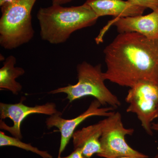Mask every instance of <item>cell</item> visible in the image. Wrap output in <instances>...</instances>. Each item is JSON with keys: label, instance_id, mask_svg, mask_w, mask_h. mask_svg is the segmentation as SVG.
I'll use <instances>...</instances> for the list:
<instances>
[{"label": "cell", "instance_id": "cell-18", "mask_svg": "<svg viewBox=\"0 0 158 158\" xmlns=\"http://www.w3.org/2000/svg\"><path fill=\"white\" fill-rule=\"evenodd\" d=\"M152 131H158V122L156 123H153L152 125ZM154 158H158V154Z\"/></svg>", "mask_w": 158, "mask_h": 158}, {"label": "cell", "instance_id": "cell-20", "mask_svg": "<svg viewBox=\"0 0 158 158\" xmlns=\"http://www.w3.org/2000/svg\"></svg>", "mask_w": 158, "mask_h": 158}, {"label": "cell", "instance_id": "cell-10", "mask_svg": "<svg viewBox=\"0 0 158 158\" xmlns=\"http://www.w3.org/2000/svg\"><path fill=\"white\" fill-rule=\"evenodd\" d=\"M99 18L112 15L116 18L142 15L146 8L137 6L127 0H87L85 2Z\"/></svg>", "mask_w": 158, "mask_h": 158}, {"label": "cell", "instance_id": "cell-4", "mask_svg": "<svg viewBox=\"0 0 158 158\" xmlns=\"http://www.w3.org/2000/svg\"><path fill=\"white\" fill-rule=\"evenodd\" d=\"M78 82L74 85L57 88L50 94L63 93L67 94L69 102L86 96H92L102 106L109 105L115 109L121 106L118 97L112 93L105 84L101 64L93 65L88 62L79 64L77 67Z\"/></svg>", "mask_w": 158, "mask_h": 158}, {"label": "cell", "instance_id": "cell-13", "mask_svg": "<svg viewBox=\"0 0 158 158\" xmlns=\"http://www.w3.org/2000/svg\"><path fill=\"white\" fill-rule=\"evenodd\" d=\"M14 146L25 150L27 151H30L36 154L43 158H52V156L47 151L40 150L38 148L32 146L31 144L24 143L21 141V139L11 137L6 135L5 133L0 131V146Z\"/></svg>", "mask_w": 158, "mask_h": 158}, {"label": "cell", "instance_id": "cell-11", "mask_svg": "<svg viewBox=\"0 0 158 158\" xmlns=\"http://www.w3.org/2000/svg\"><path fill=\"white\" fill-rule=\"evenodd\" d=\"M102 132V120L75 131L72 136L74 148H81L83 155L88 158H91L95 154H99L102 152L100 139Z\"/></svg>", "mask_w": 158, "mask_h": 158}, {"label": "cell", "instance_id": "cell-19", "mask_svg": "<svg viewBox=\"0 0 158 158\" xmlns=\"http://www.w3.org/2000/svg\"><path fill=\"white\" fill-rule=\"evenodd\" d=\"M116 158H141L139 157H137L131 156H124L120 157H118Z\"/></svg>", "mask_w": 158, "mask_h": 158}, {"label": "cell", "instance_id": "cell-6", "mask_svg": "<svg viewBox=\"0 0 158 158\" xmlns=\"http://www.w3.org/2000/svg\"><path fill=\"white\" fill-rule=\"evenodd\" d=\"M125 101L127 113H135L147 134L152 135V125L158 117V85L151 82H138L128 90Z\"/></svg>", "mask_w": 158, "mask_h": 158}, {"label": "cell", "instance_id": "cell-15", "mask_svg": "<svg viewBox=\"0 0 158 158\" xmlns=\"http://www.w3.org/2000/svg\"><path fill=\"white\" fill-rule=\"evenodd\" d=\"M57 158H88L83 155L82 149L81 148H77L74 149L73 152H72L69 155L66 157H62L58 156Z\"/></svg>", "mask_w": 158, "mask_h": 158}, {"label": "cell", "instance_id": "cell-5", "mask_svg": "<svg viewBox=\"0 0 158 158\" xmlns=\"http://www.w3.org/2000/svg\"><path fill=\"white\" fill-rule=\"evenodd\" d=\"M102 132L100 139L102 152L98 156L105 158L124 156L148 158V156L130 147L126 142V136L132 135L135 130L124 127L119 112H114L111 116L102 120Z\"/></svg>", "mask_w": 158, "mask_h": 158}, {"label": "cell", "instance_id": "cell-8", "mask_svg": "<svg viewBox=\"0 0 158 158\" xmlns=\"http://www.w3.org/2000/svg\"><path fill=\"white\" fill-rule=\"evenodd\" d=\"M102 105L95 99L91 102L88 109L81 115L72 119H65L61 117L62 113L59 112L47 118L46 124L48 129L53 127L59 129L61 133L60 147L58 156L61 154L72 138L73 135L78 126L87 118L92 116H105L107 117L113 114L114 108L109 106L101 107Z\"/></svg>", "mask_w": 158, "mask_h": 158}, {"label": "cell", "instance_id": "cell-3", "mask_svg": "<svg viewBox=\"0 0 158 158\" xmlns=\"http://www.w3.org/2000/svg\"><path fill=\"white\" fill-rule=\"evenodd\" d=\"M37 0H15L1 7L0 44L6 50L14 49L33 39L32 9Z\"/></svg>", "mask_w": 158, "mask_h": 158}, {"label": "cell", "instance_id": "cell-1", "mask_svg": "<svg viewBox=\"0 0 158 158\" xmlns=\"http://www.w3.org/2000/svg\"><path fill=\"white\" fill-rule=\"evenodd\" d=\"M104 53L105 80L130 88L141 81L158 85V40L135 32L120 33Z\"/></svg>", "mask_w": 158, "mask_h": 158}, {"label": "cell", "instance_id": "cell-2", "mask_svg": "<svg viewBox=\"0 0 158 158\" xmlns=\"http://www.w3.org/2000/svg\"><path fill=\"white\" fill-rule=\"evenodd\" d=\"M37 16L41 39L53 44L66 42L74 32L94 25L98 18L85 3L69 7L52 4L40 8Z\"/></svg>", "mask_w": 158, "mask_h": 158}, {"label": "cell", "instance_id": "cell-7", "mask_svg": "<svg viewBox=\"0 0 158 158\" xmlns=\"http://www.w3.org/2000/svg\"><path fill=\"white\" fill-rule=\"evenodd\" d=\"M23 100L22 98L20 102L14 104L0 103V128L9 132L14 137L19 139L23 138L21 124L29 115L42 114L51 116L59 112L54 103L28 106L23 103Z\"/></svg>", "mask_w": 158, "mask_h": 158}, {"label": "cell", "instance_id": "cell-16", "mask_svg": "<svg viewBox=\"0 0 158 158\" xmlns=\"http://www.w3.org/2000/svg\"><path fill=\"white\" fill-rule=\"evenodd\" d=\"M73 0H52V4L63 5L70 2Z\"/></svg>", "mask_w": 158, "mask_h": 158}, {"label": "cell", "instance_id": "cell-12", "mask_svg": "<svg viewBox=\"0 0 158 158\" xmlns=\"http://www.w3.org/2000/svg\"><path fill=\"white\" fill-rule=\"evenodd\" d=\"M16 59L13 56H9L3 63V66L0 69V88L6 89L17 95L21 91L23 87L16 79L23 75L25 73L23 69L15 67Z\"/></svg>", "mask_w": 158, "mask_h": 158}, {"label": "cell", "instance_id": "cell-17", "mask_svg": "<svg viewBox=\"0 0 158 158\" xmlns=\"http://www.w3.org/2000/svg\"><path fill=\"white\" fill-rule=\"evenodd\" d=\"M15 1V0H0V7H2L7 6Z\"/></svg>", "mask_w": 158, "mask_h": 158}, {"label": "cell", "instance_id": "cell-9", "mask_svg": "<svg viewBox=\"0 0 158 158\" xmlns=\"http://www.w3.org/2000/svg\"><path fill=\"white\" fill-rule=\"evenodd\" d=\"M116 26L119 34L135 32L149 39L158 40V9L145 15L115 18L110 25Z\"/></svg>", "mask_w": 158, "mask_h": 158}, {"label": "cell", "instance_id": "cell-14", "mask_svg": "<svg viewBox=\"0 0 158 158\" xmlns=\"http://www.w3.org/2000/svg\"><path fill=\"white\" fill-rule=\"evenodd\" d=\"M128 1L137 6L144 8H149L153 11L158 9V0H127Z\"/></svg>", "mask_w": 158, "mask_h": 158}]
</instances>
